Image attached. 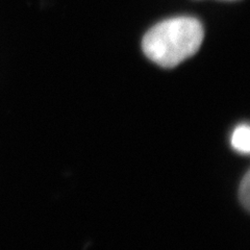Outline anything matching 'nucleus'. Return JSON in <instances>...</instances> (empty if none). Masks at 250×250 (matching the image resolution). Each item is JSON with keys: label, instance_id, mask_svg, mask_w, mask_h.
<instances>
[{"label": "nucleus", "instance_id": "nucleus-1", "mask_svg": "<svg viewBox=\"0 0 250 250\" xmlns=\"http://www.w3.org/2000/svg\"><path fill=\"white\" fill-rule=\"evenodd\" d=\"M201 23L191 17L160 22L147 31L142 48L145 56L164 68H173L196 53L203 41Z\"/></svg>", "mask_w": 250, "mask_h": 250}, {"label": "nucleus", "instance_id": "nucleus-2", "mask_svg": "<svg viewBox=\"0 0 250 250\" xmlns=\"http://www.w3.org/2000/svg\"><path fill=\"white\" fill-rule=\"evenodd\" d=\"M230 144L234 150L242 154H248L250 150V129L247 124H240L233 129Z\"/></svg>", "mask_w": 250, "mask_h": 250}, {"label": "nucleus", "instance_id": "nucleus-3", "mask_svg": "<svg viewBox=\"0 0 250 250\" xmlns=\"http://www.w3.org/2000/svg\"><path fill=\"white\" fill-rule=\"evenodd\" d=\"M249 186H250V175L249 172L242 178L239 187V199L246 209L249 208Z\"/></svg>", "mask_w": 250, "mask_h": 250}]
</instances>
